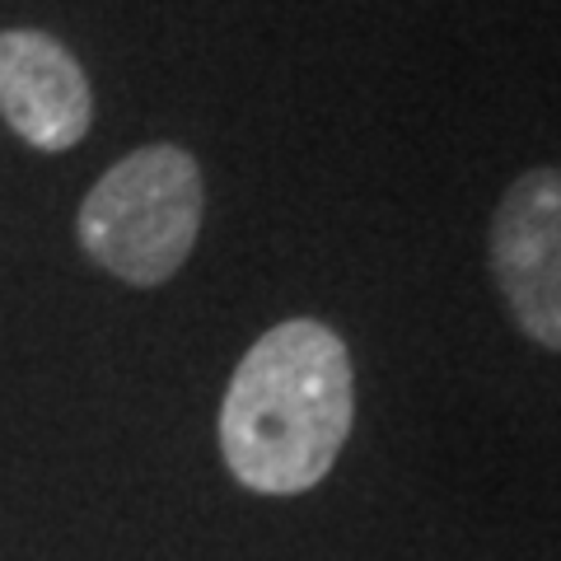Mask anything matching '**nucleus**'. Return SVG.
<instances>
[{
    "label": "nucleus",
    "mask_w": 561,
    "mask_h": 561,
    "mask_svg": "<svg viewBox=\"0 0 561 561\" xmlns=\"http://www.w3.org/2000/svg\"><path fill=\"white\" fill-rule=\"evenodd\" d=\"M351 416L356 375L346 342L319 319H286L230 375L220 402L225 468L257 496H300L332 472Z\"/></svg>",
    "instance_id": "1"
},
{
    "label": "nucleus",
    "mask_w": 561,
    "mask_h": 561,
    "mask_svg": "<svg viewBox=\"0 0 561 561\" xmlns=\"http://www.w3.org/2000/svg\"><path fill=\"white\" fill-rule=\"evenodd\" d=\"M206 216L202 169L183 146H140L90 187L76 234L122 286H164L197 249Z\"/></svg>",
    "instance_id": "2"
},
{
    "label": "nucleus",
    "mask_w": 561,
    "mask_h": 561,
    "mask_svg": "<svg viewBox=\"0 0 561 561\" xmlns=\"http://www.w3.org/2000/svg\"><path fill=\"white\" fill-rule=\"evenodd\" d=\"M491 276L524 337L561 351V169H529L491 216Z\"/></svg>",
    "instance_id": "3"
},
{
    "label": "nucleus",
    "mask_w": 561,
    "mask_h": 561,
    "mask_svg": "<svg viewBox=\"0 0 561 561\" xmlns=\"http://www.w3.org/2000/svg\"><path fill=\"white\" fill-rule=\"evenodd\" d=\"M0 122L47 154L80 146L94 122V90L76 51L43 28H0Z\"/></svg>",
    "instance_id": "4"
}]
</instances>
